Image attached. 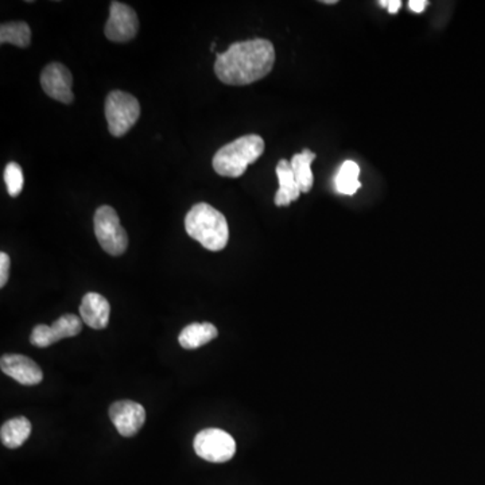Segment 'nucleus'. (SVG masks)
<instances>
[{
	"mask_svg": "<svg viewBox=\"0 0 485 485\" xmlns=\"http://www.w3.org/2000/svg\"><path fill=\"white\" fill-rule=\"evenodd\" d=\"M214 73L227 86H248L266 77L275 63L274 45L255 38L236 42L227 52L217 53Z\"/></svg>",
	"mask_w": 485,
	"mask_h": 485,
	"instance_id": "obj_1",
	"label": "nucleus"
},
{
	"mask_svg": "<svg viewBox=\"0 0 485 485\" xmlns=\"http://www.w3.org/2000/svg\"><path fill=\"white\" fill-rule=\"evenodd\" d=\"M185 230L190 238L209 251H222L230 240V228L222 212L209 204L193 206L185 217Z\"/></svg>",
	"mask_w": 485,
	"mask_h": 485,
	"instance_id": "obj_2",
	"label": "nucleus"
},
{
	"mask_svg": "<svg viewBox=\"0 0 485 485\" xmlns=\"http://www.w3.org/2000/svg\"><path fill=\"white\" fill-rule=\"evenodd\" d=\"M263 151L264 140L259 135H245L220 148L212 165L219 176L238 179L251 163L261 158Z\"/></svg>",
	"mask_w": 485,
	"mask_h": 485,
	"instance_id": "obj_3",
	"label": "nucleus"
},
{
	"mask_svg": "<svg viewBox=\"0 0 485 485\" xmlns=\"http://www.w3.org/2000/svg\"><path fill=\"white\" fill-rule=\"evenodd\" d=\"M94 227L100 247L105 253L113 256H121L126 253L129 238L115 209L108 205L100 206L95 213Z\"/></svg>",
	"mask_w": 485,
	"mask_h": 485,
	"instance_id": "obj_4",
	"label": "nucleus"
},
{
	"mask_svg": "<svg viewBox=\"0 0 485 485\" xmlns=\"http://www.w3.org/2000/svg\"><path fill=\"white\" fill-rule=\"evenodd\" d=\"M139 115V102L127 92L113 91L105 99V118L113 137L126 135L137 123Z\"/></svg>",
	"mask_w": 485,
	"mask_h": 485,
	"instance_id": "obj_5",
	"label": "nucleus"
},
{
	"mask_svg": "<svg viewBox=\"0 0 485 485\" xmlns=\"http://www.w3.org/2000/svg\"><path fill=\"white\" fill-rule=\"evenodd\" d=\"M196 455L209 463H227L232 460L236 453V442L233 437L222 429H204L193 441Z\"/></svg>",
	"mask_w": 485,
	"mask_h": 485,
	"instance_id": "obj_6",
	"label": "nucleus"
},
{
	"mask_svg": "<svg viewBox=\"0 0 485 485\" xmlns=\"http://www.w3.org/2000/svg\"><path fill=\"white\" fill-rule=\"evenodd\" d=\"M139 29L137 13L121 2H113L110 18L105 23V33L110 41L129 42L137 36Z\"/></svg>",
	"mask_w": 485,
	"mask_h": 485,
	"instance_id": "obj_7",
	"label": "nucleus"
},
{
	"mask_svg": "<svg viewBox=\"0 0 485 485\" xmlns=\"http://www.w3.org/2000/svg\"><path fill=\"white\" fill-rule=\"evenodd\" d=\"M73 77L71 71L60 63H52L42 71L41 87L45 94L63 105H71L74 100L71 92Z\"/></svg>",
	"mask_w": 485,
	"mask_h": 485,
	"instance_id": "obj_8",
	"label": "nucleus"
},
{
	"mask_svg": "<svg viewBox=\"0 0 485 485\" xmlns=\"http://www.w3.org/2000/svg\"><path fill=\"white\" fill-rule=\"evenodd\" d=\"M110 418L123 437H134L146 422V410L132 400H119L110 407Z\"/></svg>",
	"mask_w": 485,
	"mask_h": 485,
	"instance_id": "obj_9",
	"label": "nucleus"
},
{
	"mask_svg": "<svg viewBox=\"0 0 485 485\" xmlns=\"http://www.w3.org/2000/svg\"><path fill=\"white\" fill-rule=\"evenodd\" d=\"M0 368L10 378L22 386H37L44 379L41 368L30 357L23 355H4L0 359Z\"/></svg>",
	"mask_w": 485,
	"mask_h": 485,
	"instance_id": "obj_10",
	"label": "nucleus"
},
{
	"mask_svg": "<svg viewBox=\"0 0 485 485\" xmlns=\"http://www.w3.org/2000/svg\"><path fill=\"white\" fill-rule=\"evenodd\" d=\"M110 302L97 293L86 294L79 305L81 320L92 330H105L110 322Z\"/></svg>",
	"mask_w": 485,
	"mask_h": 485,
	"instance_id": "obj_11",
	"label": "nucleus"
},
{
	"mask_svg": "<svg viewBox=\"0 0 485 485\" xmlns=\"http://www.w3.org/2000/svg\"><path fill=\"white\" fill-rule=\"evenodd\" d=\"M277 177L280 182V189L275 195V205L288 206L293 201H297L301 195L296 176H294L291 162L288 159H280L277 165Z\"/></svg>",
	"mask_w": 485,
	"mask_h": 485,
	"instance_id": "obj_12",
	"label": "nucleus"
},
{
	"mask_svg": "<svg viewBox=\"0 0 485 485\" xmlns=\"http://www.w3.org/2000/svg\"><path fill=\"white\" fill-rule=\"evenodd\" d=\"M219 336V330L211 322L190 323L182 330L179 336V343L185 349H197L206 346Z\"/></svg>",
	"mask_w": 485,
	"mask_h": 485,
	"instance_id": "obj_13",
	"label": "nucleus"
},
{
	"mask_svg": "<svg viewBox=\"0 0 485 485\" xmlns=\"http://www.w3.org/2000/svg\"><path fill=\"white\" fill-rule=\"evenodd\" d=\"M31 434V423L26 417H15L6 421L0 429V439L9 449L22 447Z\"/></svg>",
	"mask_w": 485,
	"mask_h": 485,
	"instance_id": "obj_14",
	"label": "nucleus"
},
{
	"mask_svg": "<svg viewBox=\"0 0 485 485\" xmlns=\"http://www.w3.org/2000/svg\"><path fill=\"white\" fill-rule=\"evenodd\" d=\"M315 154L309 148H305L302 153L296 154L291 159V168H293L294 176H296L297 184H298L301 193H309L314 184L313 177L312 162L315 159Z\"/></svg>",
	"mask_w": 485,
	"mask_h": 485,
	"instance_id": "obj_15",
	"label": "nucleus"
},
{
	"mask_svg": "<svg viewBox=\"0 0 485 485\" xmlns=\"http://www.w3.org/2000/svg\"><path fill=\"white\" fill-rule=\"evenodd\" d=\"M360 168L356 162L346 161L336 177V188L341 195L352 196L362 188L359 181Z\"/></svg>",
	"mask_w": 485,
	"mask_h": 485,
	"instance_id": "obj_16",
	"label": "nucleus"
},
{
	"mask_svg": "<svg viewBox=\"0 0 485 485\" xmlns=\"http://www.w3.org/2000/svg\"><path fill=\"white\" fill-rule=\"evenodd\" d=\"M0 42L18 47H28L31 42V30L26 22L4 23L0 28Z\"/></svg>",
	"mask_w": 485,
	"mask_h": 485,
	"instance_id": "obj_17",
	"label": "nucleus"
},
{
	"mask_svg": "<svg viewBox=\"0 0 485 485\" xmlns=\"http://www.w3.org/2000/svg\"><path fill=\"white\" fill-rule=\"evenodd\" d=\"M50 328H52L53 336H54L55 343H57L63 339L74 338V336L79 335L83 330V320L74 314H63L58 320H55Z\"/></svg>",
	"mask_w": 485,
	"mask_h": 485,
	"instance_id": "obj_18",
	"label": "nucleus"
},
{
	"mask_svg": "<svg viewBox=\"0 0 485 485\" xmlns=\"http://www.w3.org/2000/svg\"><path fill=\"white\" fill-rule=\"evenodd\" d=\"M4 182H6L7 192L12 197L21 195L25 185V177H23L22 168L17 162H10L4 169Z\"/></svg>",
	"mask_w": 485,
	"mask_h": 485,
	"instance_id": "obj_19",
	"label": "nucleus"
},
{
	"mask_svg": "<svg viewBox=\"0 0 485 485\" xmlns=\"http://www.w3.org/2000/svg\"><path fill=\"white\" fill-rule=\"evenodd\" d=\"M30 343L33 344L34 347H38V348H46V347L55 344L52 328L44 325V323L37 325V327L34 328L33 332H31Z\"/></svg>",
	"mask_w": 485,
	"mask_h": 485,
	"instance_id": "obj_20",
	"label": "nucleus"
},
{
	"mask_svg": "<svg viewBox=\"0 0 485 485\" xmlns=\"http://www.w3.org/2000/svg\"><path fill=\"white\" fill-rule=\"evenodd\" d=\"M10 264V256L6 253L0 254V288H4L9 280Z\"/></svg>",
	"mask_w": 485,
	"mask_h": 485,
	"instance_id": "obj_21",
	"label": "nucleus"
},
{
	"mask_svg": "<svg viewBox=\"0 0 485 485\" xmlns=\"http://www.w3.org/2000/svg\"><path fill=\"white\" fill-rule=\"evenodd\" d=\"M428 2L426 0H410L409 7L414 13H423L425 12L426 6H428Z\"/></svg>",
	"mask_w": 485,
	"mask_h": 485,
	"instance_id": "obj_22",
	"label": "nucleus"
},
{
	"mask_svg": "<svg viewBox=\"0 0 485 485\" xmlns=\"http://www.w3.org/2000/svg\"><path fill=\"white\" fill-rule=\"evenodd\" d=\"M400 7H402V2L400 0H389V14H397L399 12Z\"/></svg>",
	"mask_w": 485,
	"mask_h": 485,
	"instance_id": "obj_23",
	"label": "nucleus"
},
{
	"mask_svg": "<svg viewBox=\"0 0 485 485\" xmlns=\"http://www.w3.org/2000/svg\"><path fill=\"white\" fill-rule=\"evenodd\" d=\"M321 4H338V0H322V2H321Z\"/></svg>",
	"mask_w": 485,
	"mask_h": 485,
	"instance_id": "obj_24",
	"label": "nucleus"
},
{
	"mask_svg": "<svg viewBox=\"0 0 485 485\" xmlns=\"http://www.w3.org/2000/svg\"><path fill=\"white\" fill-rule=\"evenodd\" d=\"M379 4H381V7H387L389 6V0H381V2H379Z\"/></svg>",
	"mask_w": 485,
	"mask_h": 485,
	"instance_id": "obj_25",
	"label": "nucleus"
}]
</instances>
